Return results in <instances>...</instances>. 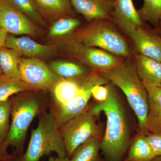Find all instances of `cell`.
I'll list each match as a JSON object with an SVG mask.
<instances>
[{
	"label": "cell",
	"mask_w": 161,
	"mask_h": 161,
	"mask_svg": "<svg viewBox=\"0 0 161 161\" xmlns=\"http://www.w3.org/2000/svg\"><path fill=\"white\" fill-rule=\"evenodd\" d=\"M143 5L138 9L144 22H148L156 27L161 19V0H143Z\"/></svg>",
	"instance_id": "24"
},
{
	"label": "cell",
	"mask_w": 161,
	"mask_h": 161,
	"mask_svg": "<svg viewBox=\"0 0 161 161\" xmlns=\"http://www.w3.org/2000/svg\"><path fill=\"white\" fill-rule=\"evenodd\" d=\"M111 21L127 36L144 24L132 0H114Z\"/></svg>",
	"instance_id": "11"
},
{
	"label": "cell",
	"mask_w": 161,
	"mask_h": 161,
	"mask_svg": "<svg viewBox=\"0 0 161 161\" xmlns=\"http://www.w3.org/2000/svg\"><path fill=\"white\" fill-rule=\"evenodd\" d=\"M5 0H0V5H2L3 3H5Z\"/></svg>",
	"instance_id": "36"
},
{
	"label": "cell",
	"mask_w": 161,
	"mask_h": 161,
	"mask_svg": "<svg viewBox=\"0 0 161 161\" xmlns=\"http://www.w3.org/2000/svg\"><path fill=\"white\" fill-rule=\"evenodd\" d=\"M109 80L103 73L92 71L87 78L81 83L80 93L64 104L60 105L51 103L50 112L53 115L58 127L74 118L86 109L92 97V89L98 85H105Z\"/></svg>",
	"instance_id": "7"
},
{
	"label": "cell",
	"mask_w": 161,
	"mask_h": 161,
	"mask_svg": "<svg viewBox=\"0 0 161 161\" xmlns=\"http://www.w3.org/2000/svg\"><path fill=\"white\" fill-rule=\"evenodd\" d=\"M110 20H97L78 30L74 39L88 47H96L124 58L132 57L125 38Z\"/></svg>",
	"instance_id": "5"
},
{
	"label": "cell",
	"mask_w": 161,
	"mask_h": 161,
	"mask_svg": "<svg viewBox=\"0 0 161 161\" xmlns=\"http://www.w3.org/2000/svg\"><path fill=\"white\" fill-rule=\"evenodd\" d=\"M97 117L87 107L83 112L59 127L67 154L70 158L80 145L92 137H100Z\"/></svg>",
	"instance_id": "6"
},
{
	"label": "cell",
	"mask_w": 161,
	"mask_h": 161,
	"mask_svg": "<svg viewBox=\"0 0 161 161\" xmlns=\"http://www.w3.org/2000/svg\"><path fill=\"white\" fill-rule=\"evenodd\" d=\"M151 161H161V156H156Z\"/></svg>",
	"instance_id": "34"
},
{
	"label": "cell",
	"mask_w": 161,
	"mask_h": 161,
	"mask_svg": "<svg viewBox=\"0 0 161 161\" xmlns=\"http://www.w3.org/2000/svg\"><path fill=\"white\" fill-rule=\"evenodd\" d=\"M103 74L125 95L137 117L139 133L148 135L150 133L146 125L149 109L148 93L131 58H125L118 66L105 71Z\"/></svg>",
	"instance_id": "3"
},
{
	"label": "cell",
	"mask_w": 161,
	"mask_h": 161,
	"mask_svg": "<svg viewBox=\"0 0 161 161\" xmlns=\"http://www.w3.org/2000/svg\"><path fill=\"white\" fill-rule=\"evenodd\" d=\"M21 56L15 50L6 47L0 48V68L3 74L9 78L20 80L19 67Z\"/></svg>",
	"instance_id": "20"
},
{
	"label": "cell",
	"mask_w": 161,
	"mask_h": 161,
	"mask_svg": "<svg viewBox=\"0 0 161 161\" xmlns=\"http://www.w3.org/2000/svg\"><path fill=\"white\" fill-rule=\"evenodd\" d=\"M19 70L20 80L38 91L51 92L61 79L38 58H21Z\"/></svg>",
	"instance_id": "8"
},
{
	"label": "cell",
	"mask_w": 161,
	"mask_h": 161,
	"mask_svg": "<svg viewBox=\"0 0 161 161\" xmlns=\"http://www.w3.org/2000/svg\"><path fill=\"white\" fill-rule=\"evenodd\" d=\"M81 84L73 80L61 78L52 90L53 98L52 102L60 105L66 103L79 94Z\"/></svg>",
	"instance_id": "19"
},
{
	"label": "cell",
	"mask_w": 161,
	"mask_h": 161,
	"mask_svg": "<svg viewBox=\"0 0 161 161\" xmlns=\"http://www.w3.org/2000/svg\"><path fill=\"white\" fill-rule=\"evenodd\" d=\"M5 47L17 51L22 56L29 58L44 57L54 51L53 47L40 44L27 37H16L13 35H8Z\"/></svg>",
	"instance_id": "14"
},
{
	"label": "cell",
	"mask_w": 161,
	"mask_h": 161,
	"mask_svg": "<svg viewBox=\"0 0 161 161\" xmlns=\"http://www.w3.org/2000/svg\"><path fill=\"white\" fill-rule=\"evenodd\" d=\"M155 157L146 136L139 133L130 145L126 161H151Z\"/></svg>",
	"instance_id": "21"
},
{
	"label": "cell",
	"mask_w": 161,
	"mask_h": 161,
	"mask_svg": "<svg viewBox=\"0 0 161 161\" xmlns=\"http://www.w3.org/2000/svg\"><path fill=\"white\" fill-rule=\"evenodd\" d=\"M16 158L12 154L8 153L5 141L0 137V161H14Z\"/></svg>",
	"instance_id": "30"
},
{
	"label": "cell",
	"mask_w": 161,
	"mask_h": 161,
	"mask_svg": "<svg viewBox=\"0 0 161 161\" xmlns=\"http://www.w3.org/2000/svg\"><path fill=\"white\" fill-rule=\"evenodd\" d=\"M160 87H161V86H160Z\"/></svg>",
	"instance_id": "38"
},
{
	"label": "cell",
	"mask_w": 161,
	"mask_h": 161,
	"mask_svg": "<svg viewBox=\"0 0 161 161\" xmlns=\"http://www.w3.org/2000/svg\"><path fill=\"white\" fill-rule=\"evenodd\" d=\"M156 31L161 36V19L158 25L155 27V29Z\"/></svg>",
	"instance_id": "33"
},
{
	"label": "cell",
	"mask_w": 161,
	"mask_h": 161,
	"mask_svg": "<svg viewBox=\"0 0 161 161\" xmlns=\"http://www.w3.org/2000/svg\"><path fill=\"white\" fill-rule=\"evenodd\" d=\"M143 85L148 93L147 130L150 133H161V87Z\"/></svg>",
	"instance_id": "16"
},
{
	"label": "cell",
	"mask_w": 161,
	"mask_h": 161,
	"mask_svg": "<svg viewBox=\"0 0 161 161\" xmlns=\"http://www.w3.org/2000/svg\"><path fill=\"white\" fill-rule=\"evenodd\" d=\"M3 74V72H2V69H1V68H0V75H1Z\"/></svg>",
	"instance_id": "37"
},
{
	"label": "cell",
	"mask_w": 161,
	"mask_h": 161,
	"mask_svg": "<svg viewBox=\"0 0 161 161\" xmlns=\"http://www.w3.org/2000/svg\"><path fill=\"white\" fill-rule=\"evenodd\" d=\"M47 161H55V158L53 157H49Z\"/></svg>",
	"instance_id": "35"
},
{
	"label": "cell",
	"mask_w": 161,
	"mask_h": 161,
	"mask_svg": "<svg viewBox=\"0 0 161 161\" xmlns=\"http://www.w3.org/2000/svg\"><path fill=\"white\" fill-rule=\"evenodd\" d=\"M70 158L68 156L64 158L57 157L56 158H55V161H70Z\"/></svg>",
	"instance_id": "32"
},
{
	"label": "cell",
	"mask_w": 161,
	"mask_h": 161,
	"mask_svg": "<svg viewBox=\"0 0 161 161\" xmlns=\"http://www.w3.org/2000/svg\"><path fill=\"white\" fill-rule=\"evenodd\" d=\"M68 43L71 54L93 71L103 73L118 66L125 59L99 48L84 46L74 38Z\"/></svg>",
	"instance_id": "9"
},
{
	"label": "cell",
	"mask_w": 161,
	"mask_h": 161,
	"mask_svg": "<svg viewBox=\"0 0 161 161\" xmlns=\"http://www.w3.org/2000/svg\"><path fill=\"white\" fill-rule=\"evenodd\" d=\"M109 95L105 101L98 102L90 110L98 116L106 117L105 132L101 140L100 150L108 161H120L130 143V132L123 107L113 87L108 85Z\"/></svg>",
	"instance_id": "1"
},
{
	"label": "cell",
	"mask_w": 161,
	"mask_h": 161,
	"mask_svg": "<svg viewBox=\"0 0 161 161\" xmlns=\"http://www.w3.org/2000/svg\"><path fill=\"white\" fill-rule=\"evenodd\" d=\"M52 152L58 157L67 156L64 142L53 114L45 112L38 115V123L31 131L29 145L25 153L16 161H40Z\"/></svg>",
	"instance_id": "4"
},
{
	"label": "cell",
	"mask_w": 161,
	"mask_h": 161,
	"mask_svg": "<svg viewBox=\"0 0 161 161\" xmlns=\"http://www.w3.org/2000/svg\"><path fill=\"white\" fill-rule=\"evenodd\" d=\"M0 26L12 35L34 36L38 32L33 22L6 2L0 5Z\"/></svg>",
	"instance_id": "10"
},
{
	"label": "cell",
	"mask_w": 161,
	"mask_h": 161,
	"mask_svg": "<svg viewBox=\"0 0 161 161\" xmlns=\"http://www.w3.org/2000/svg\"><path fill=\"white\" fill-rule=\"evenodd\" d=\"M8 33L0 26V48L5 47L6 38L8 36Z\"/></svg>",
	"instance_id": "31"
},
{
	"label": "cell",
	"mask_w": 161,
	"mask_h": 161,
	"mask_svg": "<svg viewBox=\"0 0 161 161\" xmlns=\"http://www.w3.org/2000/svg\"><path fill=\"white\" fill-rule=\"evenodd\" d=\"M104 85H98L93 87L92 89V96L98 102H102L106 100L108 97L109 89L108 85L104 86Z\"/></svg>",
	"instance_id": "29"
},
{
	"label": "cell",
	"mask_w": 161,
	"mask_h": 161,
	"mask_svg": "<svg viewBox=\"0 0 161 161\" xmlns=\"http://www.w3.org/2000/svg\"><path fill=\"white\" fill-rule=\"evenodd\" d=\"M128 36L139 53L161 62V36L155 29L144 25Z\"/></svg>",
	"instance_id": "12"
},
{
	"label": "cell",
	"mask_w": 161,
	"mask_h": 161,
	"mask_svg": "<svg viewBox=\"0 0 161 161\" xmlns=\"http://www.w3.org/2000/svg\"><path fill=\"white\" fill-rule=\"evenodd\" d=\"M133 63L143 84L161 86V62L137 53L134 54Z\"/></svg>",
	"instance_id": "15"
},
{
	"label": "cell",
	"mask_w": 161,
	"mask_h": 161,
	"mask_svg": "<svg viewBox=\"0 0 161 161\" xmlns=\"http://www.w3.org/2000/svg\"><path fill=\"white\" fill-rule=\"evenodd\" d=\"M80 25V21L75 18L71 17L61 18L51 26L49 36L55 37L69 34L78 28Z\"/></svg>",
	"instance_id": "26"
},
{
	"label": "cell",
	"mask_w": 161,
	"mask_h": 161,
	"mask_svg": "<svg viewBox=\"0 0 161 161\" xmlns=\"http://www.w3.org/2000/svg\"><path fill=\"white\" fill-rule=\"evenodd\" d=\"M40 14L50 18L71 16L73 7L69 0H33Z\"/></svg>",
	"instance_id": "18"
},
{
	"label": "cell",
	"mask_w": 161,
	"mask_h": 161,
	"mask_svg": "<svg viewBox=\"0 0 161 161\" xmlns=\"http://www.w3.org/2000/svg\"><path fill=\"white\" fill-rule=\"evenodd\" d=\"M50 68L60 78L81 84L91 74L85 67L70 61H53Z\"/></svg>",
	"instance_id": "17"
},
{
	"label": "cell",
	"mask_w": 161,
	"mask_h": 161,
	"mask_svg": "<svg viewBox=\"0 0 161 161\" xmlns=\"http://www.w3.org/2000/svg\"><path fill=\"white\" fill-rule=\"evenodd\" d=\"M75 11L87 22L111 20L114 0H69Z\"/></svg>",
	"instance_id": "13"
},
{
	"label": "cell",
	"mask_w": 161,
	"mask_h": 161,
	"mask_svg": "<svg viewBox=\"0 0 161 161\" xmlns=\"http://www.w3.org/2000/svg\"><path fill=\"white\" fill-rule=\"evenodd\" d=\"M11 100L0 102V137L6 139L10 127L9 118L11 115Z\"/></svg>",
	"instance_id": "27"
},
{
	"label": "cell",
	"mask_w": 161,
	"mask_h": 161,
	"mask_svg": "<svg viewBox=\"0 0 161 161\" xmlns=\"http://www.w3.org/2000/svg\"><path fill=\"white\" fill-rule=\"evenodd\" d=\"M5 2L33 22L42 25L45 23L33 0H5Z\"/></svg>",
	"instance_id": "25"
},
{
	"label": "cell",
	"mask_w": 161,
	"mask_h": 161,
	"mask_svg": "<svg viewBox=\"0 0 161 161\" xmlns=\"http://www.w3.org/2000/svg\"><path fill=\"white\" fill-rule=\"evenodd\" d=\"M146 138L155 156H161V133H150Z\"/></svg>",
	"instance_id": "28"
},
{
	"label": "cell",
	"mask_w": 161,
	"mask_h": 161,
	"mask_svg": "<svg viewBox=\"0 0 161 161\" xmlns=\"http://www.w3.org/2000/svg\"></svg>",
	"instance_id": "39"
},
{
	"label": "cell",
	"mask_w": 161,
	"mask_h": 161,
	"mask_svg": "<svg viewBox=\"0 0 161 161\" xmlns=\"http://www.w3.org/2000/svg\"><path fill=\"white\" fill-rule=\"evenodd\" d=\"M100 137H92L75 150L70 161H101Z\"/></svg>",
	"instance_id": "23"
},
{
	"label": "cell",
	"mask_w": 161,
	"mask_h": 161,
	"mask_svg": "<svg viewBox=\"0 0 161 161\" xmlns=\"http://www.w3.org/2000/svg\"><path fill=\"white\" fill-rule=\"evenodd\" d=\"M38 92L20 79L0 75V102L8 100L15 94L23 92Z\"/></svg>",
	"instance_id": "22"
},
{
	"label": "cell",
	"mask_w": 161,
	"mask_h": 161,
	"mask_svg": "<svg viewBox=\"0 0 161 161\" xmlns=\"http://www.w3.org/2000/svg\"><path fill=\"white\" fill-rule=\"evenodd\" d=\"M40 91L23 92L10 97L11 122L5 140L7 147L15 148L12 155L17 158L23 154L27 131L35 117L46 112L48 101Z\"/></svg>",
	"instance_id": "2"
}]
</instances>
